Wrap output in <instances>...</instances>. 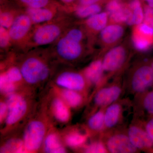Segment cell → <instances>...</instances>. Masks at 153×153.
<instances>
[{"label":"cell","mask_w":153,"mask_h":153,"mask_svg":"<svg viewBox=\"0 0 153 153\" xmlns=\"http://www.w3.org/2000/svg\"><path fill=\"white\" fill-rule=\"evenodd\" d=\"M71 26V20L66 14H58L52 21L34 26L22 49L29 51L55 43Z\"/></svg>","instance_id":"1"},{"label":"cell","mask_w":153,"mask_h":153,"mask_svg":"<svg viewBox=\"0 0 153 153\" xmlns=\"http://www.w3.org/2000/svg\"><path fill=\"white\" fill-rule=\"evenodd\" d=\"M33 49L26 54L20 68L23 79L30 85L39 84L48 79L50 69L47 59L49 52L46 50Z\"/></svg>","instance_id":"2"},{"label":"cell","mask_w":153,"mask_h":153,"mask_svg":"<svg viewBox=\"0 0 153 153\" xmlns=\"http://www.w3.org/2000/svg\"><path fill=\"white\" fill-rule=\"evenodd\" d=\"M83 42L71 37L66 31L55 42L53 51L60 60L65 62H73L84 54Z\"/></svg>","instance_id":"3"},{"label":"cell","mask_w":153,"mask_h":153,"mask_svg":"<svg viewBox=\"0 0 153 153\" xmlns=\"http://www.w3.org/2000/svg\"><path fill=\"white\" fill-rule=\"evenodd\" d=\"M30 17L22 10L16 17L8 31L13 45L23 49L33 28Z\"/></svg>","instance_id":"4"},{"label":"cell","mask_w":153,"mask_h":153,"mask_svg":"<svg viewBox=\"0 0 153 153\" xmlns=\"http://www.w3.org/2000/svg\"><path fill=\"white\" fill-rule=\"evenodd\" d=\"M46 126L39 120L30 122L25 128L23 142L25 152H33L41 147L46 137Z\"/></svg>","instance_id":"5"},{"label":"cell","mask_w":153,"mask_h":153,"mask_svg":"<svg viewBox=\"0 0 153 153\" xmlns=\"http://www.w3.org/2000/svg\"><path fill=\"white\" fill-rule=\"evenodd\" d=\"M7 96L6 102L8 110L5 122L7 126H11L19 122L25 116L28 105L24 97L19 94L13 93Z\"/></svg>","instance_id":"6"},{"label":"cell","mask_w":153,"mask_h":153,"mask_svg":"<svg viewBox=\"0 0 153 153\" xmlns=\"http://www.w3.org/2000/svg\"><path fill=\"white\" fill-rule=\"evenodd\" d=\"M132 41L135 49L146 52L153 46V25L143 21L134 27L132 33Z\"/></svg>","instance_id":"7"},{"label":"cell","mask_w":153,"mask_h":153,"mask_svg":"<svg viewBox=\"0 0 153 153\" xmlns=\"http://www.w3.org/2000/svg\"><path fill=\"white\" fill-rule=\"evenodd\" d=\"M153 85L152 66L143 65L137 68L132 76L131 87L135 93H142Z\"/></svg>","instance_id":"8"},{"label":"cell","mask_w":153,"mask_h":153,"mask_svg":"<svg viewBox=\"0 0 153 153\" xmlns=\"http://www.w3.org/2000/svg\"><path fill=\"white\" fill-rule=\"evenodd\" d=\"M65 8L61 5L40 8H27L23 11L30 17L34 26L52 21L58 14L59 11Z\"/></svg>","instance_id":"9"},{"label":"cell","mask_w":153,"mask_h":153,"mask_svg":"<svg viewBox=\"0 0 153 153\" xmlns=\"http://www.w3.org/2000/svg\"><path fill=\"white\" fill-rule=\"evenodd\" d=\"M127 56L126 49L123 46L114 47L107 52L102 61L104 71H117L123 65Z\"/></svg>","instance_id":"10"},{"label":"cell","mask_w":153,"mask_h":153,"mask_svg":"<svg viewBox=\"0 0 153 153\" xmlns=\"http://www.w3.org/2000/svg\"><path fill=\"white\" fill-rule=\"evenodd\" d=\"M106 12L111 23L128 24L130 13L127 4L121 0H108L106 6Z\"/></svg>","instance_id":"11"},{"label":"cell","mask_w":153,"mask_h":153,"mask_svg":"<svg viewBox=\"0 0 153 153\" xmlns=\"http://www.w3.org/2000/svg\"><path fill=\"white\" fill-rule=\"evenodd\" d=\"M85 79L83 74L74 71H65L57 76L55 82L63 88L77 91L84 88Z\"/></svg>","instance_id":"12"},{"label":"cell","mask_w":153,"mask_h":153,"mask_svg":"<svg viewBox=\"0 0 153 153\" xmlns=\"http://www.w3.org/2000/svg\"><path fill=\"white\" fill-rule=\"evenodd\" d=\"M106 148L112 153H135L138 149L134 146L128 136L118 134L110 137L106 143Z\"/></svg>","instance_id":"13"},{"label":"cell","mask_w":153,"mask_h":153,"mask_svg":"<svg viewBox=\"0 0 153 153\" xmlns=\"http://www.w3.org/2000/svg\"><path fill=\"white\" fill-rule=\"evenodd\" d=\"M108 16L105 12H100L85 19L84 22V29L86 35L95 36L107 26Z\"/></svg>","instance_id":"14"},{"label":"cell","mask_w":153,"mask_h":153,"mask_svg":"<svg viewBox=\"0 0 153 153\" xmlns=\"http://www.w3.org/2000/svg\"><path fill=\"white\" fill-rule=\"evenodd\" d=\"M130 140L138 150L147 149L153 146V141L147 133L137 126H131L128 132Z\"/></svg>","instance_id":"15"},{"label":"cell","mask_w":153,"mask_h":153,"mask_svg":"<svg viewBox=\"0 0 153 153\" xmlns=\"http://www.w3.org/2000/svg\"><path fill=\"white\" fill-rule=\"evenodd\" d=\"M124 33V29L120 24L111 23L100 32V41L105 47L111 46L119 41Z\"/></svg>","instance_id":"16"},{"label":"cell","mask_w":153,"mask_h":153,"mask_svg":"<svg viewBox=\"0 0 153 153\" xmlns=\"http://www.w3.org/2000/svg\"><path fill=\"white\" fill-rule=\"evenodd\" d=\"M121 93V89L117 85L104 88L99 91L94 97V102L97 105L103 107L114 103Z\"/></svg>","instance_id":"17"},{"label":"cell","mask_w":153,"mask_h":153,"mask_svg":"<svg viewBox=\"0 0 153 153\" xmlns=\"http://www.w3.org/2000/svg\"><path fill=\"white\" fill-rule=\"evenodd\" d=\"M16 5L8 2L2 1L0 10V26L8 29L17 16L23 10L16 7Z\"/></svg>","instance_id":"18"},{"label":"cell","mask_w":153,"mask_h":153,"mask_svg":"<svg viewBox=\"0 0 153 153\" xmlns=\"http://www.w3.org/2000/svg\"><path fill=\"white\" fill-rule=\"evenodd\" d=\"M102 61L96 60L84 69L83 74L85 79L91 84L97 85L101 81L104 72Z\"/></svg>","instance_id":"19"},{"label":"cell","mask_w":153,"mask_h":153,"mask_svg":"<svg viewBox=\"0 0 153 153\" xmlns=\"http://www.w3.org/2000/svg\"><path fill=\"white\" fill-rule=\"evenodd\" d=\"M127 4L130 13V18L128 25H140L144 19V11L140 0H131Z\"/></svg>","instance_id":"20"},{"label":"cell","mask_w":153,"mask_h":153,"mask_svg":"<svg viewBox=\"0 0 153 153\" xmlns=\"http://www.w3.org/2000/svg\"><path fill=\"white\" fill-rule=\"evenodd\" d=\"M52 110L54 117L58 121L66 123L70 117L68 106L61 97H57L53 100Z\"/></svg>","instance_id":"21"},{"label":"cell","mask_w":153,"mask_h":153,"mask_svg":"<svg viewBox=\"0 0 153 153\" xmlns=\"http://www.w3.org/2000/svg\"><path fill=\"white\" fill-rule=\"evenodd\" d=\"M44 152L46 153H63L66 152L59 137L54 133L47 135L44 139Z\"/></svg>","instance_id":"22"},{"label":"cell","mask_w":153,"mask_h":153,"mask_svg":"<svg viewBox=\"0 0 153 153\" xmlns=\"http://www.w3.org/2000/svg\"><path fill=\"white\" fill-rule=\"evenodd\" d=\"M1 1L8 2L24 9L44 7L60 5L54 0H1Z\"/></svg>","instance_id":"23"},{"label":"cell","mask_w":153,"mask_h":153,"mask_svg":"<svg viewBox=\"0 0 153 153\" xmlns=\"http://www.w3.org/2000/svg\"><path fill=\"white\" fill-rule=\"evenodd\" d=\"M121 113V106L118 103H112L107 108L104 113L105 126L112 128L117 124Z\"/></svg>","instance_id":"24"},{"label":"cell","mask_w":153,"mask_h":153,"mask_svg":"<svg viewBox=\"0 0 153 153\" xmlns=\"http://www.w3.org/2000/svg\"><path fill=\"white\" fill-rule=\"evenodd\" d=\"M101 4H92L86 5L73 6L72 10L76 17L80 19H87L91 16L101 12Z\"/></svg>","instance_id":"25"},{"label":"cell","mask_w":153,"mask_h":153,"mask_svg":"<svg viewBox=\"0 0 153 153\" xmlns=\"http://www.w3.org/2000/svg\"><path fill=\"white\" fill-rule=\"evenodd\" d=\"M60 95V97L70 107H77L82 103V96L76 91L63 88Z\"/></svg>","instance_id":"26"},{"label":"cell","mask_w":153,"mask_h":153,"mask_svg":"<svg viewBox=\"0 0 153 153\" xmlns=\"http://www.w3.org/2000/svg\"><path fill=\"white\" fill-rule=\"evenodd\" d=\"M25 152L23 140L18 139L9 140L1 149V153H22Z\"/></svg>","instance_id":"27"},{"label":"cell","mask_w":153,"mask_h":153,"mask_svg":"<svg viewBox=\"0 0 153 153\" xmlns=\"http://www.w3.org/2000/svg\"><path fill=\"white\" fill-rule=\"evenodd\" d=\"M86 139L87 136L85 135L75 131L67 134L65 137V141L68 146L75 148L83 144Z\"/></svg>","instance_id":"28"},{"label":"cell","mask_w":153,"mask_h":153,"mask_svg":"<svg viewBox=\"0 0 153 153\" xmlns=\"http://www.w3.org/2000/svg\"><path fill=\"white\" fill-rule=\"evenodd\" d=\"M104 113L100 110L93 114L88 122L89 128L95 131L101 130L105 126Z\"/></svg>","instance_id":"29"},{"label":"cell","mask_w":153,"mask_h":153,"mask_svg":"<svg viewBox=\"0 0 153 153\" xmlns=\"http://www.w3.org/2000/svg\"><path fill=\"white\" fill-rule=\"evenodd\" d=\"M16 89V84L12 82L2 73L0 76V90L1 93L8 95L14 93Z\"/></svg>","instance_id":"30"},{"label":"cell","mask_w":153,"mask_h":153,"mask_svg":"<svg viewBox=\"0 0 153 153\" xmlns=\"http://www.w3.org/2000/svg\"><path fill=\"white\" fill-rule=\"evenodd\" d=\"M4 73L10 80L15 84L24 80L19 67L12 66Z\"/></svg>","instance_id":"31"},{"label":"cell","mask_w":153,"mask_h":153,"mask_svg":"<svg viewBox=\"0 0 153 153\" xmlns=\"http://www.w3.org/2000/svg\"><path fill=\"white\" fill-rule=\"evenodd\" d=\"M13 45L8 30L0 26V47L5 50L8 49Z\"/></svg>","instance_id":"32"},{"label":"cell","mask_w":153,"mask_h":153,"mask_svg":"<svg viewBox=\"0 0 153 153\" xmlns=\"http://www.w3.org/2000/svg\"><path fill=\"white\" fill-rule=\"evenodd\" d=\"M85 152L91 153H104L108 152L107 149L101 142L94 143L88 146L85 149Z\"/></svg>","instance_id":"33"},{"label":"cell","mask_w":153,"mask_h":153,"mask_svg":"<svg viewBox=\"0 0 153 153\" xmlns=\"http://www.w3.org/2000/svg\"><path fill=\"white\" fill-rule=\"evenodd\" d=\"M143 106L146 112L153 114V91L145 97L143 101Z\"/></svg>","instance_id":"34"},{"label":"cell","mask_w":153,"mask_h":153,"mask_svg":"<svg viewBox=\"0 0 153 153\" xmlns=\"http://www.w3.org/2000/svg\"><path fill=\"white\" fill-rule=\"evenodd\" d=\"M8 108L6 102H1L0 104V120L1 122L5 119L7 113Z\"/></svg>","instance_id":"35"},{"label":"cell","mask_w":153,"mask_h":153,"mask_svg":"<svg viewBox=\"0 0 153 153\" xmlns=\"http://www.w3.org/2000/svg\"><path fill=\"white\" fill-rule=\"evenodd\" d=\"M108 0H78L79 5H86L95 4H101L102 3L107 1Z\"/></svg>","instance_id":"36"},{"label":"cell","mask_w":153,"mask_h":153,"mask_svg":"<svg viewBox=\"0 0 153 153\" xmlns=\"http://www.w3.org/2000/svg\"><path fill=\"white\" fill-rule=\"evenodd\" d=\"M146 131L153 141V118L149 121L147 123L146 126Z\"/></svg>","instance_id":"37"},{"label":"cell","mask_w":153,"mask_h":153,"mask_svg":"<svg viewBox=\"0 0 153 153\" xmlns=\"http://www.w3.org/2000/svg\"><path fill=\"white\" fill-rule=\"evenodd\" d=\"M60 1L64 4L70 6V5L72 4L76 0H60Z\"/></svg>","instance_id":"38"},{"label":"cell","mask_w":153,"mask_h":153,"mask_svg":"<svg viewBox=\"0 0 153 153\" xmlns=\"http://www.w3.org/2000/svg\"><path fill=\"white\" fill-rule=\"evenodd\" d=\"M152 69L153 70V62L152 64Z\"/></svg>","instance_id":"39"},{"label":"cell","mask_w":153,"mask_h":153,"mask_svg":"<svg viewBox=\"0 0 153 153\" xmlns=\"http://www.w3.org/2000/svg\"><path fill=\"white\" fill-rule=\"evenodd\" d=\"M143 1H145L147 2V1H149V0H143Z\"/></svg>","instance_id":"40"}]
</instances>
